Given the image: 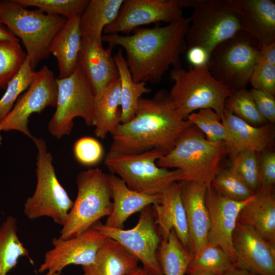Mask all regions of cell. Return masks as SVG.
I'll return each mask as SVG.
<instances>
[{"label":"cell","mask_w":275,"mask_h":275,"mask_svg":"<svg viewBox=\"0 0 275 275\" xmlns=\"http://www.w3.org/2000/svg\"><path fill=\"white\" fill-rule=\"evenodd\" d=\"M190 19L182 16L166 25L138 28L131 34L103 35L102 42L119 46L126 53V60L135 82H160L170 67L182 68L181 57L186 51V40Z\"/></svg>","instance_id":"1"},{"label":"cell","mask_w":275,"mask_h":275,"mask_svg":"<svg viewBox=\"0 0 275 275\" xmlns=\"http://www.w3.org/2000/svg\"><path fill=\"white\" fill-rule=\"evenodd\" d=\"M191 124L176 112L165 89L150 98H141L133 118L111 133L109 150L135 154L154 149L168 152Z\"/></svg>","instance_id":"2"},{"label":"cell","mask_w":275,"mask_h":275,"mask_svg":"<svg viewBox=\"0 0 275 275\" xmlns=\"http://www.w3.org/2000/svg\"><path fill=\"white\" fill-rule=\"evenodd\" d=\"M226 154L225 142L208 141L191 124L182 133L174 148L158 159L156 164L161 168L181 171L182 181L205 184L209 187L222 168L220 163Z\"/></svg>","instance_id":"3"},{"label":"cell","mask_w":275,"mask_h":275,"mask_svg":"<svg viewBox=\"0 0 275 275\" xmlns=\"http://www.w3.org/2000/svg\"><path fill=\"white\" fill-rule=\"evenodd\" d=\"M66 20L39 9H28L14 0L0 1V23L21 39L34 70L50 54L51 42Z\"/></svg>","instance_id":"4"},{"label":"cell","mask_w":275,"mask_h":275,"mask_svg":"<svg viewBox=\"0 0 275 275\" xmlns=\"http://www.w3.org/2000/svg\"><path fill=\"white\" fill-rule=\"evenodd\" d=\"M170 77L174 84L169 97L182 119L186 120L196 111L210 108L221 119L231 92L211 75L208 66L173 69Z\"/></svg>","instance_id":"5"},{"label":"cell","mask_w":275,"mask_h":275,"mask_svg":"<svg viewBox=\"0 0 275 275\" xmlns=\"http://www.w3.org/2000/svg\"><path fill=\"white\" fill-rule=\"evenodd\" d=\"M76 198L59 238L65 240L91 228L112 211L109 174L99 168L81 171L76 177Z\"/></svg>","instance_id":"6"},{"label":"cell","mask_w":275,"mask_h":275,"mask_svg":"<svg viewBox=\"0 0 275 275\" xmlns=\"http://www.w3.org/2000/svg\"><path fill=\"white\" fill-rule=\"evenodd\" d=\"M167 153L157 149L135 154L109 150L104 164L111 174L120 178L130 189L145 194H162L172 184L182 179L181 171L157 165V160Z\"/></svg>","instance_id":"7"},{"label":"cell","mask_w":275,"mask_h":275,"mask_svg":"<svg viewBox=\"0 0 275 275\" xmlns=\"http://www.w3.org/2000/svg\"><path fill=\"white\" fill-rule=\"evenodd\" d=\"M32 141L37 149V184L33 195L24 203L23 212L30 220L47 216L63 226L73 202L57 177L45 141L34 136Z\"/></svg>","instance_id":"8"},{"label":"cell","mask_w":275,"mask_h":275,"mask_svg":"<svg viewBox=\"0 0 275 275\" xmlns=\"http://www.w3.org/2000/svg\"><path fill=\"white\" fill-rule=\"evenodd\" d=\"M181 3L183 9H193L186 35L187 48L201 47L211 54L217 46L242 30L228 0H181Z\"/></svg>","instance_id":"9"},{"label":"cell","mask_w":275,"mask_h":275,"mask_svg":"<svg viewBox=\"0 0 275 275\" xmlns=\"http://www.w3.org/2000/svg\"><path fill=\"white\" fill-rule=\"evenodd\" d=\"M260 46L257 39L239 31L212 51L208 65L210 73L231 92L246 89Z\"/></svg>","instance_id":"10"},{"label":"cell","mask_w":275,"mask_h":275,"mask_svg":"<svg viewBox=\"0 0 275 275\" xmlns=\"http://www.w3.org/2000/svg\"><path fill=\"white\" fill-rule=\"evenodd\" d=\"M56 109L48 123V130L53 137L60 139L71 133L75 118H81L87 126H92L94 95L79 66L69 76L56 78Z\"/></svg>","instance_id":"11"},{"label":"cell","mask_w":275,"mask_h":275,"mask_svg":"<svg viewBox=\"0 0 275 275\" xmlns=\"http://www.w3.org/2000/svg\"><path fill=\"white\" fill-rule=\"evenodd\" d=\"M92 226L107 238L119 243L151 273L163 275L157 256L161 238L152 205L140 211L138 222L131 229L112 228L100 221Z\"/></svg>","instance_id":"12"},{"label":"cell","mask_w":275,"mask_h":275,"mask_svg":"<svg viewBox=\"0 0 275 275\" xmlns=\"http://www.w3.org/2000/svg\"><path fill=\"white\" fill-rule=\"evenodd\" d=\"M58 86L54 73L47 66L36 71L33 80L21 94L8 114L0 122V132L18 131L32 140L29 118L48 106L56 107Z\"/></svg>","instance_id":"13"},{"label":"cell","mask_w":275,"mask_h":275,"mask_svg":"<svg viewBox=\"0 0 275 275\" xmlns=\"http://www.w3.org/2000/svg\"><path fill=\"white\" fill-rule=\"evenodd\" d=\"M107 238L93 226L68 239L54 238L51 241L53 247L46 252L38 271H47L45 275H50L61 272L70 265H88L93 262Z\"/></svg>","instance_id":"14"},{"label":"cell","mask_w":275,"mask_h":275,"mask_svg":"<svg viewBox=\"0 0 275 275\" xmlns=\"http://www.w3.org/2000/svg\"><path fill=\"white\" fill-rule=\"evenodd\" d=\"M183 9L181 0H124L117 18L103 33L128 35L142 25L169 23L183 16Z\"/></svg>","instance_id":"15"},{"label":"cell","mask_w":275,"mask_h":275,"mask_svg":"<svg viewBox=\"0 0 275 275\" xmlns=\"http://www.w3.org/2000/svg\"><path fill=\"white\" fill-rule=\"evenodd\" d=\"M232 241L235 266L258 275H275V244L252 227L239 223L233 231Z\"/></svg>","instance_id":"16"},{"label":"cell","mask_w":275,"mask_h":275,"mask_svg":"<svg viewBox=\"0 0 275 275\" xmlns=\"http://www.w3.org/2000/svg\"><path fill=\"white\" fill-rule=\"evenodd\" d=\"M252 197L244 201H236L219 194L211 185L207 189L205 200L210 219L208 243L221 248L234 265L233 233L240 211Z\"/></svg>","instance_id":"17"},{"label":"cell","mask_w":275,"mask_h":275,"mask_svg":"<svg viewBox=\"0 0 275 275\" xmlns=\"http://www.w3.org/2000/svg\"><path fill=\"white\" fill-rule=\"evenodd\" d=\"M181 195L185 209L188 230L189 251L195 255L208 243L210 226L206 204V185L181 181Z\"/></svg>","instance_id":"18"},{"label":"cell","mask_w":275,"mask_h":275,"mask_svg":"<svg viewBox=\"0 0 275 275\" xmlns=\"http://www.w3.org/2000/svg\"><path fill=\"white\" fill-rule=\"evenodd\" d=\"M221 121L228 132V139L225 144L227 154L230 158L245 150H251L260 154L268 150L274 141L273 124L253 126L226 109Z\"/></svg>","instance_id":"19"},{"label":"cell","mask_w":275,"mask_h":275,"mask_svg":"<svg viewBox=\"0 0 275 275\" xmlns=\"http://www.w3.org/2000/svg\"><path fill=\"white\" fill-rule=\"evenodd\" d=\"M113 49L110 46L105 49L102 42L82 37L79 67L88 78L94 95L119 78Z\"/></svg>","instance_id":"20"},{"label":"cell","mask_w":275,"mask_h":275,"mask_svg":"<svg viewBox=\"0 0 275 275\" xmlns=\"http://www.w3.org/2000/svg\"><path fill=\"white\" fill-rule=\"evenodd\" d=\"M242 31L261 45L275 41V3L272 0H228Z\"/></svg>","instance_id":"21"},{"label":"cell","mask_w":275,"mask_h":275,"mask_svg":"<svg viewBox=\"0 0 275 275\" xmlns=\"http://www.w3.org/2000/svg\"><path fill=\"white\" fill-rule=\"evenodd\" d=\"M181 186L180 181L173 183L162 194L160 202L152 206L160 238L167 237L174 230L184 246L189 251L188 230Z\"/></svg>","instance_id":"22"},{"label":"cell","mask_w":275,"mask_h":275,"mask_svg":"<svg viewBox=\"0 0 275 275\" xmlns=\"http://www.w3.org/2000/svg\"><path fill=\"white\" fill-rule=\"evenodd\" d=\"M109 181L113 209L104 224L107 227L123 229L124 222L132 214L160 201L162 194L148 195L133 190L116 175L109 174Z\"/></svg>","instance_id":"23"},{"label":"cell","mask_w":275,"mask_h":275,"mask_svg":"<svg viewBox=\"0 0 275 275\" xmlns=\"http://www.w3.org/2000/svg\"><path fill=\"white\" fill-rule=\"evenodd\" d=\"M237 223L249 226L275 244V198L273 187H260L243 206Z\"/></svg>","instance_id":"24"},{"label":"cell","mask_w":275,"mask_h":275,"mask_svg":"<svg viewBox=\"0 0 275 275\" xmlns=\"http://www.w3.org/2000/svg\"><path fill=\"white\" fill-rule=\"evenodd\" d=\"M80 16L67 19L51 42L49 52L57 61L58 79L69 76L79 66L82 40Z\"/></svg>","instance_id":"25"},{"label":"cell","mask_w":275,"mask_h":275,"mask_svg":"<svg viewBox=\"0 0 275 275\" xmlns=\"http://www.w3.org/2000/svg\"><path fill=\"white\" fill-rule=\"evenodd\" d=\"M139 261L116 240L107 238L93 262L82 266L83 275H125Z\"/></svg>","instance_id":"26"},{"label":"cell","mask_w":275,"mask_h":275,"mask_svg":"<svg viewBox=\"0 0 275 275\" xmlns=\"http://www.w3.org/2000/svg\"><path fill=\"white\" fill-rule=\"evenodd\" d=\"M121 114L120 82L118 78L94 95L92 126L95 135L103 139L111 133L121 123Z\"/></svg>","instance_id":"27"},{"label":"cell","mask_w":275,"mask_h":275,"mask_svg":"<svg viewBox=\"0 0 275 275\" xmlns=\"http://www.w3.org/2000/svg\"><path fill=\"white\" fill-rule=\"evenodd\" d=\"M123 1H89L80 16L82 37L102 42L104 29L116 20Z\"/></svg>","instance_id":"28"},{"label":"cell","mask_w":275,"mask_h":275,"mask_svg":"<svg viewBox=\"0 0 275 275\" xmlns=\"http://www.w3.org/2000/svg\"><path fill=\"white\" fill-rule=\"evenodd\" d=\"M114 57L120 82L121 123H125L134 116L140 99L143 95L150 93L152 90L146 86V82H135L133 81L121 49H118Z\"/></svg>","instance_id":"29"},{"label":"cell","mask_w":275,"mask_h":275,"mask_svg":"<svg viewBox=\"0 0 275 275\" xmlns=\"http://www.w3.org/2000/svg\"><path fill=\"white\" fill-rule=\"evenodd\" d=\"M157 256L163 275H185L193 254L172 230L167 237L161 238Z\"/></svg>","instance_id":"30"},{"label":"cell","mask_w":275,"mask_h":275,"mask_svg":"<svg viewBox=\"0 0 275 275\" xmlns=\"http://www.w3.org/2000/svg\"><path fill=\"white\" fill-rule=\"evenodd\" d=\"M17 220L10 215L0 226V275H7L21 257L33 263L29 252L17 235Z\"/></svg>","instance_id":"31"},{"label":"cell","mask_w":275,"mask_h":275,"mask_svg":"<svg viewBox=\"0 0 275 275\" xmlns=\"http://www.w3.org/2000/svg\"><path fill=\"white\" fill-rule=\"evenodd\" d=\"M235 265L219 246L209 243L198 253L193 255L186 273L202 271L222 275Z\"/></svg>","instance_id":"32"},{"label":"cell","mask_w":275,"mask_h":275,"mask_svg":"<svg viewBox=\"0 0 275 275\" xmlns=\"http://www.w3.org/2000/svg\"><path fill=\"white\" fill-rule=\"evenodd\" d=\"M35 74L26 56L22 65L8 83L6 91L0 98V122L10 112L21 93L28 89Z\"/></svg>","instance_id":"33"},{"label":"cell","mask_w":275,"mask_h":275,"mask_svg":"<svg viewBox=\"0 0 275 275\" xmlns=\"http://www.w3.org/2000/svg\"><path fill=\"white\" fill-rule=\"evenodd\" d=\"M225 109L253 126L268 123L259 113L250 91L246 89L231 92L225 100Z\"/></svg>","instance_id":"34"},{"label":"cell","mask_w":275,"mask_h":275,"mask_svg":"<svg viewBox=\"0 0 275 275\" xmlns=\"http://www.w3.org/2000/svg\"><path fill=\"white\" fill-rule=\"evenodd\" d=\"M19 42V39L0 41V81L4 89L26 58Z\"/></svg>","instance_id":"35"},{"label":"cell","mask_w":275,"mask_h":275,"mask_svg":"<svg viewBox=\"0 0 275 275\" xmlns=\"http://www.w3.org/2000/svg\"><path fill=\"white\" fill-rule=\"evenodd\" d=\"M259 155L251 150L241 151L231 158L229 169L254 192L259 188Z\"/></svg>","instance_id":"36"},{"label":"cell","mask_w":275,"mask_h":275,"mask_svg":"<svg viewBox=\"0 0 275 275\" xmlns=\"http://www.w3.org/2000/svg\"><path fill=\"white\" fill-rule=\"evenodd\" d=\"M26 7H34L50 15L60 16L66 19L81 15L89 0H14Z\"/></svg>","instance_id":"37"},{"label":"cell","mask_w":275,"mask_h":275,"mask_svg":"<svg viewBox=\"0 0 275 275\" xmlns=\"http://www.w3.org/2000/svg\"><path fill=\"white\" fill-rule=\"evenodd\" d=\"M187 120L198 128L208 141L214 143L227 142V130L212 109H201L194 112L188 116Z\"/></svg>","instance_id":"38"},{"label":"cell","mask_w":275,"mask_h":275,"mask_svg":"<svg viewBox=\"0 0 275 275\" xmlns=\"http://www.w3.org/2000/svg\"><path fill=\"white\" fill-rule=\"evenodd\" d=\"M212 187L220 195L236 201H244L255 192L229 169L222 168L213 179Z\"/></svg>","instance_id":"39"},{"label":"cell","mask_w":275,"mask_h":275,"mask_svg":"<svg viewBox=\"0 0 275 275\" xmlns=\"http://www.w3.org/2000/svg\"><path fill=\"white\" fill-rule=\"evenodd\" d=\"M73 152L76 161L87 167L97 164L102 159L104 154L101 143L90 136H84L76 141Z\"/></svg>","instance_id":"40"},{"label":"cell","mask_w":275,"mask_h":275,"mask_svg":"<svg viewBox=\"0 0 275 275\" xmlns=\"http://www.w3.org/2000/svg\"><path fill=\"white\" fill-rule=\"evenodd\" d=\"M252 88L275 96V65L257 61L250 82Z\"/></svg>","instance_id":"41"},{"label":"cell","mask_w":275,"mask_h":275,"mask_svg":"<svg viewBox=\"0 0 275 275\" xmlns=\"http://www.w3.org/2000/svg\"><path fill=\"white\" fill-rule=\"evenodd\" d=\"M259 188L273 187L275 183V153L266 150L259 155Z\"/></svg>","instance_id":"42"},{"label":"cell","mask_w":275,"mask_h":275,"mask_svg":"<svg viewBox=\"0 0 275 275\" xmlns=\"http://www.w3.org/2000/svg\"><path fill=\"white\" fill-rule=\"evenodd\" d=\"M250 93L260 114L270 124L275 122V97L252 88Z\"/></svg>","instance_id":"43"},{"label":"cell","mask_w":275,"mask_h":275,"mask_svg":"<svg viewBox=\"0 0 275 275\" xmlns=\"http://www.w3.org/2000/svg\"><path fill=\"white\" fill-rule=\"evenodd\" d=\"M210 57L209 52L201 47H191L186 50L187 61L193 67L208 66Z\"/></svg>","instance_id":"44"},{"label":"cell","mask_w":275,"mask_h":275,"mask_svg":"<svg viewBox=\"0 0 275 275\" xmlns=\"http://www.w3.org/2000/svg\"><path fill=\"white\" fill-rule=\"evenodd\" d=\"M257 61L275 65V41L261 45Z\"/></svg>","instance_id":"45"},{"label":"cell","mask_w":275,"mask_h":275,"mask_svg":"<svg viewBox=\"0 0 275 275\" xmlns=\"http://www.w3.org/2000/svg\"><path fill=\"white\" fill-rule=\"evenodd\" d=\"M222 275H258L251 271L245 268L234 266L232 268L227 270Z\"/></svg>","instance_id":"46"},{"label":"cell","mask_w":275,"mask_h":275,"mask_svg":"<svg viewBox=\"0 0 275 275\" xmlns=\"http://www.w3.org/2000/svg\"><path fill=\"white\" fill-rule=\"evenodd\" d=\"M19 39L15 37L4 24L0 23V41Z\"/></svg>","instance_id":"47"},{"label":"cell","mask_w":275,"mask_h":275,"mask_svg":"<svg viewBox=\"0 0 275 275\" xmlns=\"http://www.w3.org/2000/svg\"><path fill=\"white\" fill-rule=\"evenodd\" d=\"M125 275H154L143 267H138Z\"/></svg>","instance_id":"48"},{"label":"cell","mask_w":275,"mask_h":275,"mask_svg":"<svg viewBox=\"0 0 275 275\" xmlns=\"http://www.w3.org/2000/svg\"><path fill=\"white\" fill-rule=\"evenodd\" d=\"M185 275H218L213 273L202 271H196L186 273Z\"/></svg>","instance_id":"49"},{"label":"cell","mask_w":275,"mask_h":275,"mask_svg":"<svg viewBox=\"0 0 275 275\" xmlns=\"http://www.w3.org/2000/svg\"><path fill=\"white\" fill-rule=\"evenodd\" d=\"M61 272H56L50 275H60Z\"/></svg>","instance_id":"50"},{"label":"cell","mask_w":275,"mask_h":275,"mask_svg":"<svg viewBox=\"0 0 275 275\" xmlns=\"http://www.w3.org/2000/svg\"><path fill=\"white\" fill-rule=\"evenodd\" d=\"M2 135H1V132H0V146L2 144Z\"/></svg>","instance_id":"51"},{"label":"cell","mask_w":275,"mask_h":275,"mask_svg":"<svg viewBox=\"0 0 275 275\" xmlns=\"http://www.w3.org/2000/svg\"><path fill=\"white\" fill-rule=\"evenodd\" d=\"M2 88L3 89L2 82L0 81V89H2Z\"/></svg>","instance_id":"52"}]
</instances>
